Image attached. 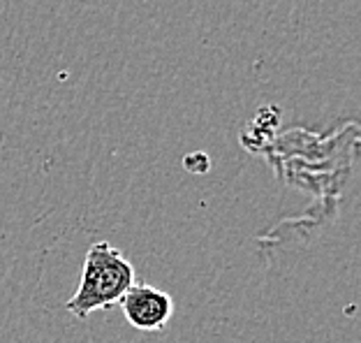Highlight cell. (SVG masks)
I'll return each mask as SVG.
<instances>
[{"mask_svg": "<svg viewBox=\"0 0 361 343\" xmlns=\"http://www.w3.org/2000/svg\"><path fill=\"white\" fill-rule=\"evenodd\" d=\"M135 281L137 274L133 263L116 246L109 241L90 243L81 265L77 292L65 301V311L77 320H88L90 313L121 304L123 295Z\"/></svg>", "mask_w": 361, "mask_h": 343, "instance_id": "1", "label": "cell"}, {"mask_svg": "<svg viewBox=\"0 0 361 343\" xmlns=\"http://www.w3.org/2000/svg\"><path fill=\"white\" fill-rule=\"evenodd\" d=\"M126 320L139 332H162L174 315V299L169 292L151 283L135 281L121 299Z\"/></svg>", "mask_w": 361, "mask_h": 343, "instance_id": "2", "label": "cell"}]
</instances>
